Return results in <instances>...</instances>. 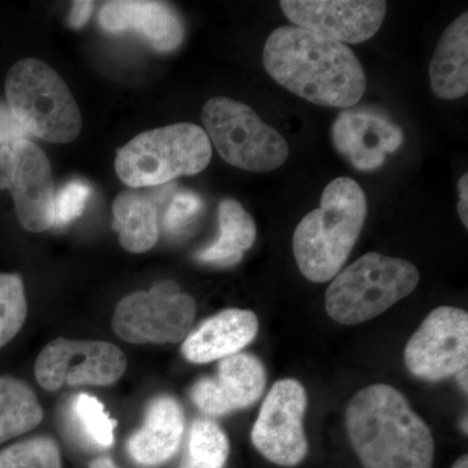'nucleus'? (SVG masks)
Wrapping results in <instances>:
<instances>
[{
    "label": "nucleus",
    "mask_w": 468,
    "mask_h": 468,
    "mask_svg": "<svg viewBox=\"0 0 468 468\" xmlns=\"http://www.w3.org/2000/svg\"><path fill=\"white\" fill-rule=\"evenodd\" d=\"M5 97L12 115L27 135L54 144L72 143L82 117L66 82L48 64L23 58L9 69Z\"/></svg>",
    "instance_id": "39448f33"
},
{
    "label": "nucleus",
    "mask_w": 468,
    "mask_h": 468,
    "mask_svg": "<svg viewBox=\"0 0 468 468\" xmlns=\"http://www.w3.org/2000/svg\"><path fill=\"white\" fill-rule=\"evenodd\" d=\"M229 455L226 432L211 420L194 421L180 468H224Z\"/></svg>",
    "instance_id": "5701e85b"
},
{
    "label": "nucleus",
    "mask_w": 468,
    "mask_h": 468,
    "mask_svg": "<svg viewBox=\"0 0 468 468\" xmlns=\"http://www.w3.org/2000/svg\"><path fill=\"white\" fill-rule=\"evenodd\" d=\"M43 410L32 388L11 377H0V443L38 427Z\"/></svg>",
    "instance_id": "4be33fe9"
},
{
    "label": "nucleus",
    "mask_w": 468,
    "mask_h": 468,
    "mask_svg": "<svg viewBox=\"0 0 468 468\" xmlns=\"http://www.w3.org/2000/svg\"><path fill=\"white\" fill-rule=\"evenodd\" d=\"M452 468H468V455L464 454L454 462Z\"/></svg>",
    "instance_id": "72a5a7b5"
},
{
    "label": "nucleus",
    "mask_w": 468,
    "mask_h": 468,
    "mask_svg": "<svg viewBox=\"0 0 468 468\" xmlns=\"http://www.w3.org/2000/svg\"><path fill=\"white\" fill-rule=\"evenodd\" d=\"M185 430L184 410L169 396L158 397L147 408L143 427L126 443L129 455L143 466L165 463L180 448Z\"/></svg>",
    "instance_id": "a211bd4d"
},
{
    "label": "nucleus",
    "mask_w": 468,
    "mask_h": 468,
    "mask_svg": "<svg viewBox=\"0 0 468 468\" xmlns=\"http://www.w3.org/2000/svg\"><path fill=\"white\" fill-rule=\"evenodd\" d=\"M90 194V186L85 181L73 180L64 185L55 193L52 227H66L81 217Z\"/></svg>",
    "instance_id": "bb28decb"
},
{
    "label": "nucleus",
    "mask_w": 468,
    "mask_h": 468,
    "mask_svg": "<svg viewBox=\"0 0 468 468\" xmlns=\"http://www.w3.org/2000/svg\"><path fill=\"white\" fill-rule=\"evenodd\" d=\"M72 409L77 426L89 442L101 449H109L113 445L117 421L110 417L100 399L89 394H79Z\"/></svg>",
    "instance_id": "b1692460"
},
{
    "label": "nucleus",
    "mask_w": 468,
    "mask_h": 468,
    "mask_svg": "<svg viewBox=\"0 0 468 468\" xmlns=\"http://www.w3.org/2000/svg\"><path fill=\"white\" fill-rule=\"evenodd\" d=\"M218 237L197 254L202 263L218 267L236 266L257 239V226L245 207L233 198L218 203Z\"/></svg>",
    "instance_id": "aec40b11"
},
{
    "label": "nucleus",
    "mask_w": 468,
    "mask_h": 468,
    "mask_svg": "<svg viewBox=\"0 0 468 468\" xmlns=\"http://www.w3.org/2000/svg\"><path fill=\"white\" fill-rule=\"evenodd\" d=\"M202 122L218 155L243 171L271 172L289 156L288 143L248 104L217 97L206 101Z\"/></svg>",
    "instance_id": "0eeeda50"
},
{
    "label": "nucleus",
    "mask_w": 468,
    "mask_h": 468,
    "mask_svg": "<svg viewBox=\"0 0 468 468\" xmlns=\"http://www.w3.org/2000/svg\"><path fill=\"white\" fill-rule=\"evenodd\" d=\"M8 189L21 226L33 233L52 227L55 184L50 160L29 138L0 147V190Z\"/></svg>",
    "instance_id": "1a4fd4ad"
},
{
    "label": "nucleus",
    "mask_w": 468,
    "mask_h": 468,
    "mask_svg": "<svg viewBox=\"0 0 468 468\" xmlns=\"http://www.w3.org/2000/svg\"><path fill=\"white\" fill-rule=\"evenodd\" d=\"M92 9H94V3L92 2L73 3L69 17H68V24L72 27H76V29L84 27L91 16Z\"/></svg>",
    "instance_id": "c756f323"
},
{
    "label": "nucleus",
    "mask_w": 468,
    "mask_h": 468,
    "mask_svg": "<svg viewBox=\"0 0 468 468\" xmlns=\"http://www.w3.org/2000/svg\"><path fill=\"white\" fill-rule=\"evenodd\" d=\"M419 280L410 261L368 252L335 275L325 292L326 313L340 324H362L411 294Z\"/></svg>",
    "instance_id": "20e7f679"
},
{
    "label": "nucleus",
    "mask_w": 468,
    "mask_h": 468,
    "mask_svg": "<svg viewBox=\"0 0 468 468\" xmlns=\"http://www.w3.org/2000/svg\"><path fill=\"white\" fill-rule=\"evenodd\" d=\"M431 89L440 100H460L468 92V14L446 27L430 64Z\"/></svg>",
    "instance_id": "6ab92c4d"
},
{
    "label": "nucleus",
    "mask_w": 468,
    "mask_h": 468,
    "mask_svg": "<svg viewBox=\"0 0 468 468\" xmlns=\"http://www.w3.org/2000/svg\"><path fill=\"white\" fill-rule=\"evenodd\" d=\"M263 64L277 84L323 107H356L367 76L349 46L298 27H280L268 37Z\"/></svg>",
    "instance_id": "f257e3e1"
},
{
    "label": "nucleus",
    "mask_w": 468,
    "mask_h": 468,
    "mask_svg": "<svg viewBox=\"0 0 468 468\" xmlns=\"http://www.w3.org/2000/svg\"><path fill=\"white\" fill-rule=\"evenodd\" d=\"M266 388V369L258 356L234 354L218 363L217 378H205L192 388V399L203 414L224 417L249 408Z\"/></svg>",
    "instance_id": "2eb2a0df"
},
{
    "label": "nucleus",
    "mask_w": 468,
    "mask_h": 468,
    "mask_svg": "<svg viewBox=\"0 0 468 468\" xmlns=\"http://www.w3.org/2000/svg\"><path fill=\"white\" fill-rule=\"evenodd\" d=\"M27 315L23 280L14 273H0V349L16 337Z\"/></svg>",
    "instance_id": "393cba45"
},
{
    "label": "nucleus",
    "mask_w": 468,
    "mask_h": 468,
    "mask_svg": "<svg viewBox=\"0 0 468 468\" xmlns=\"http://www.w3.org/2000/svg\"><path fill=\"white\" fill-rule=\"evenodd\" d=\"M367 212V197L356 180L338 177L326 185L320 207L302 218L292 236L302 275L316 284L334 280L349 260Z\"/></svg>",
    "instance_id": "7ed1b4c3"
},
{
    "label": "nucleus",
    "mask_w": 468,
    "mask_h": 468,
    "mask_svg": "<svg viewBox=\"0 0 468 468\" xmlns=\"http://www.w3.org/2000/svg\"><path fill=\"white\" fill-rule=\"evenodd\" d=\"M211 158V143L201 126L177 122L129 141L117 151L115 169L122 183L138 189L199 174Z\"/></svg>",
    "instance_id": "423d86ee"
},
{
    "label": "nucleus",
    "mask_w": 468,
    "mask_h": 468,
    "mask_svg": "<svg viewBox=\"0 0 468 468\" xmlns=\"http://www.w3.org/2000/svg\"><path fill=\"white\" fill-rule=\"evenodd\" d=\"M90 468H117L115 463L110 458H100V460L92 461Z\"/></svg>",
    "instance_id": "2f4dec72"
},
{
    "label": "nucleus",
    "mask_w": 468,
    "mask_h": 468,
    "mask_svg": "<svg viewBox=\"0 0 468 468\" xmlns=\"http://www.w3.org/2000/svg\"><path fill=\"white\" fill-rule=\"evenodd\" d=\"M124 353L104 341H79L57 338L37 358L34 372L43 389H60L64 384L98 385L116 383L124 375Z\"/></svg>",
    "instance_id": "9b49d317"
},
{
    "label": "nucleus",
    "mask_w": 468,
    "mask_h": 468,
    "mask_svg": "<svg viewBox=\"0 0 468 468\" xmlns=\"http://www.w3.org/2000/svg\"><path fill=\"white\" fill-rule=\"evenodd\" d=\"M345 421L363 468L433 467L432 432L396 388H363L350 399Z\"/></svg>",
    "instance_id": "f03ea898"
},
{
    "label": "nucleus",
    "mask_w": 468,
    "mask_h": 468,
    "mask_svg": "<svg viewBox=\"0 0 468 468\" xmlns=\"http://www.w3.org/2000/svg\"><path fill=\"white\" fill-rule=\"evenodd\" d=\"M458 193H460V201H458V214L464 228H468V175L464 174L458 183Z\"/></svg>",
    "instance_id": "7c9ffc66"
},
{
    "label": "nucleus",
    "mask_w": 468,
    "mask_h": 468,
    "mask_svg": "<svg viewBox=\"0 0 468 468\" xmlns=\"http://www.w3.org/2000/svg\"><path fill=\"white\" fill-rule=\"evenodd\" d=\"M0 468H61L60 451L51 437H34L0 452Z\"/></svg>",
    "instance_id": "a878e982"
},
{
    "label": "nucleus",
    "mask_w": 468,
    "mask_h": 468,
    "mask_svg": "<svg viewBox=\"0 0 468 468\" xmlns=\"http://www.w3.org/2000/svg\"><path fill=\"white\" fill-rule=\"evenodd\" d=\"M113 229L120 245L133 254L146 252L159 237L158 206L147 192H124L112 206Z\"/></svg>",
    "instance_id": "412c9836"
},
{
    "label": "nucleus",
    "mask_w": 468,
    "mask_h": 468,
    "mask_svg": "<svg viewBox=\"0 0 468 468\" xmlns=\"http://www.w3.org/2000/svg\"><path fill=\"white\" fill-rule=\"evenodd\" d=\"M205 209V202L192 190H180L172 196L165 209V223L168 233H181L198 220Z\"/></svg>",
    "instance_id": "cd10ccee"
},
{
    "label": "nucleus",
    "mask_w": 468,
    "mask_h": 468,
    "mask_svg": "<svg viewBox=\"0 0 468 468\" xmlns=\"http://www.w3.org/2000/svg\"><path fill=\"white\" fill-rule=\"evenodd\" d=\"M331 135L338 155L360 172L383 167L387 156L403 144L401 126L383 110L368 106L344 110L335 120Z\"/></svg>",
    "instance_id": "4468645a"
},
{
    "label": "nucleus",
    "mask_w": 468,
    "mask_h": 468,
    "mask_svg": "<svg viewBox=\"0 0 468 468\" xmlns=\"http://www.w3.org/2000/svg\"><path fill=\"white\" fill-rule=\"evenodd\" d=\"M410 374L441 381L468 365V314L457 307H437L428 314L405 349Z\"/></svg>",
    "instance_id": "f8f14e48"
},
{
    "label": "nucleus",
    "mask_w": 468,
    "mask_h": 468,
    "mask_svg": "<svg viewBox=\"0 0 468 468\" xmlns=\"http://www.w3.org/2000/svg\"><path fill=\"white\" fill-rule=\"evenodd\" d=\"M307 396L294 378L277 381L264 399L251 431L255 449L273 464L295 467L309 451L303 417Z\"/></svg>",
    "instance_id": "9d476101"
},
{
    "label": "nucleus",
    "mask_w": 468,
    "mask_h": 468,
    "mask_svg": "<svg viewBox=\"0 0 468 468\" xmlns=\"http://www.w3.org/2000/svg\"><path fill=\"white\" fill-rule=\"evenodd\" d=\"M258 329L260 322L252 311L224 310L187 335L181 353L189 362L198 365L226 359L252 343Z\"/></svg>",
    "instance_id": "f3484780"
},
{
    "label": "nucleus",
    "mask_w": 468,
    "mask_h": 468,
    "mask_svg": "<svg viewBox=\"0 0 468 468\" xmlns=\"http://www.w3.org/2000/svg\"><path fill=\"white\" fill-rule=\"evenodd\" d=\"M467 375H468L467 367L461 369V371L458 372V374H457L458 385H460L461 389L463 390V392L466 394H467V390H468Z\"/></svg>",
    "instance_id": "473e14b6"
},
{
    "label": "nucleus",
    "mask_w": 468,
    "mask_h": 468,
    "mask_svg": "<svg viewBox=\"0 0 468 468\" xmlns=\"http://www.w3.org/2000/svg\"><path fill=\"white\" fill-rule=\"evenodd\" d=\"M196 311L192 295L172 280H162L149 292H133L119 302L113 331L131 344L180 343L189 335Z\"/></svg>",
    "instance_id": "6e6552de"
},
{
    "label": "nucleus",
    "mask_w": 468,
    "mask_h": 468,
    "mask_svg": "<svg viewBox=\"0 0 468 468\" xmlns=\"http://www.w3.org/2000/svg\"><path fill=\"white\" fill-rule=\"evenodd\" d=\"M280 7L291 23L344 45L368 41L383 26V0H282Z\"/></svg>",
    "instance_id": "ddd939ff"
},
{
    "label": "nucleus",
    "mask_w": 468,
    "mask_h": 468,
    "mask_svg": "<svg viewBox=\"0 0 468 468\" xmlns=\"http://www.w3.org/2000/svg\"><path fill=\"white\" fill-rule=\"evenodd\" d=\"M23 138H27V132L12 115L8 104L0 101V147L7 146Z\"/></svg>",
    "instance_id": "c85d7f7f"
},
{
    "label": "nucleus",
    "mask_w": 468,
    "mask_h": 468,
    "mask_svg": "<svg viewBox=\"0 0 468 468\" xmlns=\"http://www.w3.org/2000/svg\"><path fill=\"white\" fill-rule=\"evenodd\" d=\"M100 23L107 32H134L160 52L174 51L184 41L183 20L171 5L162 2L119 0L101 7Z\"/></svg>",
    "instance_id": "dca6fc26"
}]
</instances>
